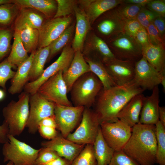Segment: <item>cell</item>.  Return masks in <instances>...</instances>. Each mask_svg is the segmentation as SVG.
I'll use <instances>...</instances> for the list:
<instances>
[{"instance_id":"10","label":"cell","mask_w":165,"mask_h":165,"mask_svg":"<svg viewBox=\"0 0 165 165\" xmlns=\"http://www.w3.org/2000/svg\"><path fill=\"white\" fill-rule=\"evenodd\" d=\"M63 72L61 71L49 78L42 85L37 92L56 104L72 106L67 96L68 90L63 77Z\"/></svg>"},{"instance_id":"40","label":"cell","mask_w":165,"mask_h":165,"mask_svg":"<svg viewBox=\"0 0 165 165\" xmlns=\"http://www.w3.org/2000/svg\"><path fill=\"white\" fill-rule=\"evenodd\" d=\"M15 67L10 63L7 58L0 63V86L5 90L6 82L11 79L15 74L16 72L12 69Z\"/></svg>"},{"instance_id":"19","label":"cell","mask_w":165,"mask_h":165,"mask_svg":"<svg viewBox=\"0 0 165 165\" xmlns=\"http://www.w3.org/2000/svg\"><path fill=\"white\" fill-rule=\"evenodd\" d=\"M90 71V66L85 61L82 52H75L73 59L67 70L63 72V77L66 84L68 93L74 82L80 77Z\"/></svg>"},{"instance_id":"30","label":"cell","mask_w":165,"mask_h":165,"mask_svg":"<svg viewBox=\"0 0 165 165\" xmlns=\"http://www.w3.org/2000/svg\"><path fill=\"white\" fill-rule=\"evenodd\" d=\"M49 54V46L38 48L35 51L29 73L28 81H33L42 75L44 70V65L48 59Z\"/></svg>"},{"instance_id":"50","label":"cell","mask_w":165,"mask_h":165,"mask_svg":"<svg viewBox=\"0 0 165 165\" xmlns=\"http://www.w3.org/2000/svg\"><path fill=\"white\" fill-rule=\"evenodd\" d=\"M8 134V125L3 122L2 124L0 125V144H3L9 141Z\"/></svg>"},{"instance_id":"49","label":"cell","mask_w":165,"mask_h":165,"mask_svg":"<svg viewBox=\"0 0 165 165\" xmlns=\"http://www.w3.org/2000/svg\"><path fill=\"white\" fill-rule=\"evenodd\" d=\"M152 22L161 37L164 40L165 33V17L158 16L153 20Z\"/></svg>"},{"instance_id":"11","label":"cell","mask_w":165,"mask_h":165,"mask_svg":"<svg viewBox=\"0 0 165 165\" xmlns=\"http://www.w3.org/2000/svg\"><path fill=\"white\" fill-rule=\"evenodd\" d=\"M109 43L112 52L118 59L136 62L142 57L141 47L134 38L124 33L112 38Z\"/></svg>"},{"instance_id":"34","label":"cell","mask_w":165,"mask_h":165,"mask_svg":"<svg viewBox=\"0 0 165 165\" xmlns=\"http://www.w3.org/2000/svg\"><path fill=\"white\" fill-rule=\"evenodd\" d=\"M157 143L156 163L165 165V127L159 120L155 124Z\"/></svg>"},{"instance_id":"7","label":"cell","mask_w":165,"mask_h":165,"mask_svg":"<svg viewBox=\"0 0 165 165\" xmlns=\"http://www.w3.org/2000/svg\"><path fill=\"white\" fill-rule=\"evenodd\" d=\"M29 105V114L26 127L30 133L35 134L42 119L54 116L55 103L48 100L37 92L30 95Z\"/></svg>"},{"instance_id":"9","label":"cell","mask_w":165,"mask_h":165,"mask_svg":"<svg viewBox=\"0 0 165 165\" xmlns=\"http://www.w3.org/2000/svg\"><path fill=\"white\" fill-rule=\"evenodd\" d=\"M100 127L105 140L115 151L122 150L132 134V127L119 119L114 122H102Z\"/></svg>"},{"instance_id":"27","label":"cell","mask_w":165,"mask_h":165,"mask_svg":"<svg viewBox=\"0 0 165 165\" xmlns=\"http://www.w3.org/2000/svg\"><path fill=\"white\" fill-rule=\"evenodd\" d=\"M93 145L96 165H108L115 151L108 145L104 139L100 126Z\"/></svg>"},{"instance_id":"13","label":"cell","mask_w":165,"mask_h":165,"mask_svg":"<svg viewBox=\"0 0 165 165\" xmlns=\"http://www.w3.org/2000/svg\"><path fill=\"white\" fill-rule=\"evenodd\" d=\"M134 72L133 80L144 90H152L160 83V74L143 56L135 63Z\"/></svg>"},{"instance_id":"43","label":"cell","mask_w":165,"mask_h":165,"mask_svg":"<svg viewBox=\"0 0 165 165\" xmlns=\"http://www.w3.org/2000/svg\"><path fill=\"white\" fill-rule=\"evenodd\" d=\"M158 16H159L144 7L138 14L136 19L141 25L146 29L149 24Z\"/></svg>"},{"instance_id":"35","label":"cell","mask_w":165,"mask_h":165,"mask_svg":"<svg viewBox=\"0 0 165 165\" xmlns=\"http://www.w3.org/2000/svg\"><path fill=\"white\" fill-rule=\"evenodd\" d=\"M20 7L14 3L0 5V25L11 24L17 16Z\"/></svg>"},{"instance_id":"6","label":"cell","mask_w":165,"mask_h":165,"mask_svg":"<svg viewBox=\"0 0 165 165\" xmlns=\"http://www.w3.org/2000/svg\"><path fill=\"white\" fill-rule=\"evenodd\" d=\"M82 116L78 127L66 138L79 144L93 145L100 126L97 116L94 111L85 107Z\"/></svg>"},{"instance_id":"48","label":"cell","mask_w":165,"mask_h":165,"mask_svg":"<svg viewBox=\"0 0 165 165\" xmlns=\"http://www.w3.org/2000/svg\"><path fill=\"white\" fill-rule=\"evenodd\" d=\"M38 131L42 137L50 140L54 138L59 134L55 128L42 125L38 126Z\"/></svg>"},{"instance_id":"42","label":"cell","mask_w":165,"mask_h":165,"mask_svg":"<svg viewBox=\"0 0 165 165\" xmlns=\"http://www.w3.org/2000/svg\"><path fill=\"white\" fill-rule=\"evenodd\" d=\"M108 165H140L122 150L115 151Z\"/></svg>"},{"instance_id":"37","label":"cell","mask_w":165,"mask_h":165,"mask_svg":"<svg viewBox=\"0 0 165 165\" xmlns=\"http://www.w3.org/2000/svg\"><path fill=\"white\" fill-rule=\"evenodd\" d=\"M93 145L87 144L72 162V165H96Z\"/></svg>"},{"instance_id":"41","label":"cell","mask_w":165,"mask_h":165,"mask_svg":"<svg viewBox=\"0 0 165 165\" xmlns=\"http://www.w3.org/2000/svg\"><path fill=\"white\" fill-rule=\"evenodd\" d=\"M59 156L57 153L51 149L42 147L39 149L35 165H44Z\"/></svg>"},{"instance_id":"33","label":"cell","mask_w":165,"mask_h":165,"mask_svg":"<svg viewBox=\"0 0 165 165\" xmlns=\"http://www.w3.org/2000/svg\"><path fill=\"white\" fill-rule=\"evenodd\" d=\"M74 24L69 26L55 40L49 45L50 54L48 60H50L64 47L72 38L75 29Z\"/></svg>"},{"instance_id":"53","label":"cell","mask_w":165,"mask_h":165,"mask_svg":"<svg viewBox=\"0 0 165 165\" xmlns=\"http://www.w3.org/2000/svg\"><path fill=\"white\" fill-rule=\"evenodd\" d=\"M151 0H123V2L127 3L132 4L144 6Z\"/></svg>"},{"instance_id":"5","label":"cell","mask_w":165,"mask_h":165,"mask_svg":"<svg viewBox=\"0 0 165 165\" xmlns=\"http://www.w3.org/2000/svg\"><path fill=\"white\" fill-rule=\"evenodd\" d=\"M9 141L3 144L4 162L10 161L14 165H35L39 149L33 148L27 144L8 134Z\"/></svg>"},{"instance_id":"17","label":"cell","mask_w":165,"mask_h":165,"mask_svg":"<svg viewBox=\"0 0 165 165\" xmlns=\"http://www.w3.org/2000/svg\"><path fill=\"white\" fill-rule=\"evenodd\" d=\"M151 94L145 97L141 109L139 123L147 125H154L159 121L160 91L158 86L152 90Z\"/></svg>"},{"instance_id":"3","label":"cell","mask_w":165,"mask_h":165,"mask_svg":"<svg viewBox=\"0 0 165 165\" xmlns=\"http://www.w3.org/2000/svg\"><path fill=\"white\" fill-rule=\"evenodd\" d=\"M103 84L97 76L90 72L80 77L72 85L70 93L75 106L90 108L94 105Z\"/></svg>"},{"instance_id":"52","label":"cell","mask_w":165,"mask_h":165,"mask_svg":"<svg viewBox=\"0 0 165 165\" xmlns=\"http://www.w3.org/2000/svg\"><path fill=\"white\" fill-rule=\"evenodd\" d=\"M72 162L60 156L44 165H72Z\"/></svg>"},{"instance_id":"46","label":"cell","mask_w":165,"mask_h":165,"mask_svg":"<svg viewBox=\"0 0 165 165\" xmlns=\"http://www.w3.org/2000/svg\"><path fill=\"white\" fill-rule=\"evenodd\" d=\"M141 26L136 19L127 20L125 22L124 33L134 38L136 33Z\"/></svg>"},{"instance_id":"22","label":"cell","mask_w":165,"mask_h":165,"mask_svg":"<svg viewBox=\"0 0 165 165\" xmlns=\"http://www.w3.org/2000/svg\"><path fill=\"white\" fill-rule=\"evenodd\" d=\"M145 97L142 93L133 97L118 113V119L131 127L138 123L139 115Z\"/></svg>"},{"instance_id":"47","label":"cell","mask_w":165,"mask_h":165,"mask_svg":"<svg viewBox=\"0 0 165 165\" xmlns=\"http://www.w3.org/2000/svg\"><path fill=\"white\" fill-rule=\"evenodd\" d=\"M134 38L142 49L150 43L147 30L142 26L136 33Z\"/></svg>"},{"instance_id":"32","label":"cell","mask_w":165,"mask_h":165,"mask_svg":"<svg viewBox=\"0 0 165 165\" xmlns=\"http://www.w3.org/2000/svg\"><path fill=\"white\" fill-rule=\"evenodd\" d=\"M18 31L23 45L27 52L31 53L35 51L39 43L38 30L28 27Z\"/></svg>"},{"instance_id":"31","label":"cell","mask_w":165,"mask_h":165,"mask_svg":"<svg viewBox=\"0 0 165 165\" xmlns=\"http://www.w3.org/2000/svg\"><path fill=\"white\" fill-rule=\"evenodd\" d=\"M13 36L14 41L11 51L7 59L11 64L18 67L29 56L23 45L19 32L14 31Z\"/></svg>"},{"instance_id":"12","label":"cell","mask_w":165,"mask_h":165,"mask_svg":"<svg viewBox=\"0 0 165 165\" xmlns=\"http://www.w3.org/2000/svg\"><path fill=\"white\" fill-rule=\"evenodd\" d=\"M84 108L55 104L54 116L57 129L63 137L66 138L74 129L82 116Z\"/></svg>"},{"instance_id":"38","label":"cell","mask_w":165,"mask_h":165,"mask_svg":"<svg viewBox=\"0 0 165 165\" xmlns=\"http://www.w3.org/2000/svg\"><path fill=\"white\" fill-rule=\"evenodd\" d=\"M14 33L8 28L0 29V61L8 53L10 49L11 41Z\"/></svg>"},{"instance_id":"51","label":"cell","mask_w":165,"mask_h":165,"mask_svg":"<svg viewBox=\"0 0 165 165\" xmlns=\"http://www.w3.org/2000/svg\"><path fill=\"white\" fill-rule=\"evenodd\" d=\"M53 127L57 129V124L54 116L46 117L40 123L39 125Z\"/></svg>"},{"instance_id":"54","label":"cell","mask_w":165,"mask_h":165,"mask_svg":"<svg viewBox=\"0 0 165 165\" xmlns=\"http://www.w3.org/2000/svg\"><path fill=\"white\" fill-rule=\"evenodd\" d=\"M159 120L165 127V107L159 106Z\"/></svg>"},{"instance_id":"24","label":"cell","mask_w":165,"mask_h":165,"mask_svg":"<svg viewBox=\"0 0 165 165\" xmlns=\"http://www.w3.org/2000/svg\"><path fill=\"white\" fill-rule=\"evenodd\" d=\"M35 51L31 53L28 58L17 67V70L11 81V86L8 89L9 93L14 94L20 93L28 82Z\"/></svg>"},{"instance_id":"20","label":"cell","mask_w":165,"mask_h":165,"mask_svg":"<svg viewBox=\"0 0 165 165\" xmlns=\"http://www.w3.org/2000/svg\"><path fill=\"white\" fill-rule=\"evenodd\" d=\"M76 18L75 32L72 45V48L75 52H82L84 44L90 27L89 19L82 8L77 6L74 9Z\"/></svg>"},{"instance_id":"55","label":"cell","mask_w":165,"mask_h":165,"mask_svg":"<svg viewBox=\"0 0 165 165\" xmlns=\"http://www.w3.org/2000/svg\"><path fill=\"white\" fill-rule=\"evenodd\" d=\"M162 85L163 87V92H165V74L161 75V79L160 83Z\"/></svg>"},{"instance_id":"26","label":"cell","mask_w":165,"mask_h":165,"mask_svg":"<svg viewBox=\"0 0 165 165\" xmlns=\"http://www.w3.org/2000/svg\"><path fill=\"white\" fill-rule=\"evenodd\" d=\"M125 21L118 15L115 10L98 24V30L102 35L112 38L124 33Z\"/></svg>"},{"instance_id":"4","label":"cell","mask_w":165,"mask_h":165,"mask_svg":"<svg viewBox=\"0 0 165 165\" xmlns=\"http://www.w3.org/2000/svg\"><path fill=\"white\" fill-rule=\"evenodd\" d=\"M30 97L29 94L22 92L17 101L12 100L3 108V122L8 125L9 134L19 136L26 127L29 114Z\"/></svg>"},{"instance_id":"21","label":"cell","mask_w":165,"mask_h":165,"mask_svg":"<svg viewBox=\"0 0 165 165\" xmlns=\"http://www.w3.org/2000/svg\"><path fill=\"white\" fill-rule=\"evenodd\" d=\"M84 56L92 57L100 60L104 64L116 58L107 44L95 34L92 35L87 43Z\"/></svg>"},{"instance_id":"8","label":"cell","mask_w":165,"mask_h":165,"mask_svg":"<svg viewBox=\"0 0 165 165\" xmlns=\"http://www.w3.org/2000/svg\"><path fill=\"white\" fill-rule=\"evenodd\" d=\"M75 51L70 46H66L58 58L44 69L42 73L36 80L28 82L24 86L25 92L30 95L36 93L42 85L49 78L59 72L66 71L70 66Z\"/></svg>"},{"instance_id":"1","label":"cell","mask_w":165,"mask_h":165,"mask_svg":"<svg viewBox=\"0 0 165 165\" xmlns=\"http://www.w3.org/2000/svg\"><path fill=\"white\" fill-rule=\"evenodd\" d=\"M144 91L133 80L123 85H116L106 89L103 88L94 105V111L100 123L117 121V115L123 107L133 97Z\"/></svg>"},{"instance_id":"45","label":"cell","mask_w":165,"mask_h":165,"mask_svg":"<svg viewBox=\"0 0 165 165\" xmlns=\"http://www.w3.org/2000/svg\"><path fill=\"white\" fill-rule=\"evenodd\" d=\"M146 6L148 9L159 16L165 17V1L151 0Z\"/></svg>"},{"instance_id":"58","label":"cell","mask_w":165,"mask_h":165,"mask_svg":"<svg viewBox=\"0 0 165 165\" xmlns=\"http://www.w3.org/2000/svg\"><path fill=\"white\" fill-rule=\"evenodd\" d=\"M6 165H14V164L12 162L9 161Z\"/></svg>"},{"instance_id":"28","label":"cell","mask_w":165,"mask_h":165,"mask_svg":"<svg viewBox=\"0 0 165 165\" xmlns=\"http://www.w3.org/2000/svg\"><path fill=\"white\" fill-rule=\"evenodd\" d=\"M13 2L20 8L35 9L47 18L54 17L57 9V3L54 0H13Z\"/></svg>"},{"instance_id":"15","label":"cell","mask_w":165,"mask_h":165,"mask_svg":"<svg viewBox=\"0 0 165 165\" xmlns=\"http://www.w3.org/2000/svg\"><path fill=\"white\" fill-rule=\"evenodd\" d=\"M136 62L115 58L104 65L116 85L122 86L128 83L133 79Z\"/></svg>"},{"instance_id":"18","label":"cell","mask_w":165,"mask_h":165,"mask_svg":"<svg viewBox=\"0 0 165 165\" xmlns=\"http://www.w3.org/2000/svg\"><path fill=\"white\" fill-rule=\"evenodd\" d=\"M46 17L37 10L29 8H20L14 21V31H19L26 28L39 29Z\"/></svg>"},{"instance_id":"56","label":"cell","mask_w":165,"mask_h":165,"mask_svg":"<svg viewBox=\"0 0 165 165\" xmlns=\"http://www.w3.org/2000/svg\"><path fill=\"white\" fill-rule=\"evenodd\" d=\"M13 0H0V5L13 3Z\"/></svg>"},{"instance_id":"14","label":"cell","mask_w":165,"mask_h":165,"mask_svg":"<svg viewBox=\"0 0 165 165\" xmlns=\"http://www.w3.org/2000/svg\"><path fill=\"white\" fill-rule=\"evenodd\" d=\"M72 21L69 16L53 18L46 20L38 29V48L49 46L69 26Z\"/></svg>"},{"instance_id":"57","label":"cell","mask_w":165,"mask_h":165,"mask_svg":"<svg viewBox=\"0 0 165 165\" xmlns=\"http://www.w3.org/2000/svg\"><path fill=\"white\" fill-rule=\"evenodd\" d=\"M5 93L3 90L0 89V100H2L5 97Z\"/></svg>"},{"instance_id":"16","label":"cell","mask_w":165,"mask_h":165,"mask_svg":"<svg viewBox=\"0 0 165 165\" xmlns=\"http://www.w3.org/2000/svg\"><path fill=\"white\" fill-rule=\"evenodd\" d=\"M42 147H46L56 152L58 156L72 162L85 146L79 144L63 137L61 134L48 141H42Z\"/></svg>"},{"instance_id":"36","label":"cell","mask_w":165,"mask_h":165,"mask_svg":"<svg viewBox=\"0 0 165 165\" xmlns=\"http://www.w3.org/2000/svg\"><path fill=\"white\" fill-rule=\"evenodd\" d=\"M143 7L139 5L123 2L115 10L120 17L125 21L136 19L138 14Z\"/></svg>"},{"instance_id":"29","label":"cell","mask_w":165,"mask_h":165,"mask_svg":"<svg viewBox=\"0 0 165 165\" xmlns=\"http://www.w3.org/2000/svg\"><path fill=\"white\" fill-rule=\"evenodd\" d=\"M84 56L90 66V71L101 80L103 88L108 89L116 85L107 72L104 64L100 60L91 56Z\"/></svg>"},{"instance_id":"25","label":"cell","mask_w":165,"mask_h":165,"mask_svg":"<svg viewBox=\"0 0 165 165\" xmlns=\"http://www.w3.org/2000/svg\"><path fill=\"white\" fill-rule=\"evenodd\" d=\"M142 55L161 75L165 74L164 46L150 43L142 49Z\"/></svg>"},{"instance_id":"44","label":"cell","mask_w":165,"mask_h":165,"mask_svg":"<svg viewBox=\"0 0 165 165\" xmlns=\"http://www.w3.org/2000/svg\"><path fill=\"white\" fill-rule=\"evenodd\" d=\"M146 29L151 44L154 45L164 46V40L161 37L152 22L149 24Z\"/></svg>"},{"instance_id":"39","label":"cell","mask_w":165,"mask_h":165,"mask_svg":"<svg viewBox=\"0 0 165 165\" xmlns=\"http://www.w3.org/2000/svg\"><path fill=\"white\" fill-rule=\"evenodd\" d=\"M57 9L53 18L68 16L73 12L76 6L75 1L72 0H56Z\"/></svg>"},{"instance_id":"23","label":"cell","mask_w":165,"mask_h":165,"mask_svg":"<svg viewBox=\"0 0 165 165\" xmlns=\"http://www.w3.org/2000/svg\"><path fill=\"white\" fill-rule=\"evenodd\" d=\"M120 0H80L79 2L82 7L90 22L92 23L100 16L123 3Z\"/></svg>"},{"instance_id":"2","label":"cell","mask_w":165,"mask_h":165,"mask_svg":"<svg viewBox=\"0 0 165 165\" xmlns=\"http://www.w3.org/2000/svg\"><path fill=\"white\" fill-rule=\"evenodd\" d=\"M156 148L155 125L139 123L122 150L140 165H154Z\"/></svg>"}]
</instances>
